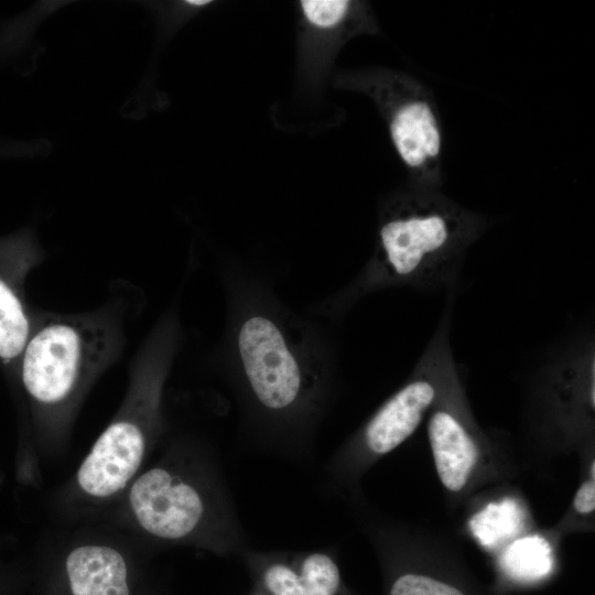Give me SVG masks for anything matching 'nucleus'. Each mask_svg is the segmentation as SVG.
I'll return each instance as SVG.
<instances>
[{
    "label": "nucleus",
    "mask_w": 595,
    "mask_h": 595,
    "mask_svg": "<svg viewBox=\"0 0 595 595\" xmlns=\"http://www.w3.org/2000/svg\"><path fill=\"white\" fill-rule=\"evenodd\" d=\"M488 226L485 215L441 190L407 184L381 207L376 251L355 291L386 285L455 290L468 249Z\"/></svg>",
    "instance_id": "1"
},
{
    "label": "nucleus",
    "mask_w": 595,
    "mask_h": 595,
    "mask_svg": "<svg viewBox=\"0 0 595 595\" xmlns=\"http://www.w3.org/2000/svg\"><path fill=\"white\" fill-rule=\"evenodd\" d=\"M128 505L139 527L165 543L219 553L250 547L217 459L194 448L172 450L133 479Z\"/></svg>",
    "instance_id": "2"
},
{
    "label": "nucleus",
    "mask_w": 595,
    "mask_h": 595,
    "mask_svg": "<svg viewBox=\"0 0 595 595\" xmlns=\"http://www.w3.org/2000/svg\"><path fill=\"white\" fill-rule=\"evenodd\" d=\"M120 325L110 309L51 314L33 325L19 358L20 375L28 396L47 419L63 416L118 358Z\"/></svg>",
    "instance_id": "3"
},
{
    "label": "nucleus",
    "mask_w": 595,
    "mask_h": 595,
    "mask_svg": "<svg viewBox=\"0 0 595 595\" xmlns=\"http://www.w3.org/2000/svg\"><path fill=\"white\" fill-rule=\"evenodd\" d=\"M238 353L252 405L277 429L275 456L295 463L313 459L304 430L320 401V382L305 369L283 329L264 315L246 318Z\"/></svg>",
    "instance_id": "4"
},
{
    "label": "nucleus",
    "mask_w": 595,
    "mask_h": 595,
    "mask_svg": "<svg viewBox=\"0 0 595 595\" xmlns=\"http://www.w3.org/2000/svg\"><path fill=\"white\" fill-rule=\"evenodd\" d=\"M334 85L366 96L383 119L408 185L441 190L443 130L432 90L413 75L388 67L343 71Z\"/></svg>",
    "instance_id": "5"
},
{
    "label": "nucleus",
    "mask_w": 595,
    "mask_h": 595,
    "mask_svg": "<svg viewBox=\"0 0 595 595\" xmlns=\"http://www.w3.org/2000/svg\"><path fill=\"white\" fill-rule=\"evenodd\" d=\"M156 344H148L133 368L127 401L80 464L79 489L96 499L122 491L132 480L159 429L163 360Z\"/></svg>",
    "instance_id": "6"
},
{
    "label": "nucleus",
    "mask_w": 595,
    "mask_h": 595,
    "mask_svg": "<svg viewBox=\"0 0 595 595\" xmlns=\"http://www.w3.org/2000/svg\"><path fill=\"white\" fill-rule=\"evenodd\" d=\"M300 60L311 71L331 64L350 39L376 34L379 26L368 2L351 0L299 1Z\"/></svg>",
    "instance_id": "7"
},
{
    "label": "nucleus",
    "mask_w": 595,
    "mask_h": 595,
    "mask_svg": "<svg viewBox=\"0 0 595 595\" xmlns=\"http://www.w3.org/2000/svg\"><path fill=\"white\" fill-rule=\"evenodd\" d=\"M40 256L30 230L0 239V360L7 365L19 361L33 328L23 282Z\"/></svg>",
    "instance_id": "8"
},
{
    "label": "nucleus",
    "mask_w": 595,
    "mask_h": 595,
    "mask_svg": "<svg viewBox=\"0 0 595 595\" xmlns=\"http://www.w3.org/2000/svg\"><path fill=\"white\" fill-rule=\"evenodd\" d=\"M259 566L261 584L270 595H338L340 572L326 549L303 552H242Z\"/></svg>",
    "instance_id": "9"
},
{
    "label": "nucleus",
    "mask_w": 595,
    "mask_h": 595,
    "mask_svg": "<svg viewBox=\"0 0 595 595\" xmlns=\"http://www.w3.org/2000/svg\"><path fill=\"white\" fill-rule=\"evenodd\" d=\"M428 435L441 483L451 491L466 485L478 459V447L458 412L436 409L428 423Z\"/></svg>",
    "instance_id": "10"
},
{
    "label": "nucleus",
    "mask_w": 595,
    "mask_h": 595,
    "mask_svg": "<svg viewBox=\"0 0 595 595\" xmlns=\"http://www.w3.org/2000/svg\"><path fill=\"white\" fill-rule=\"evenodd\" d=\"M66 572L73 595H129L126 561L109 545L75 548L67 555Z\"/></svg>",
    "instance_id": "11"
},
{
    "label": "nucleus",
    "mask_w": 595,
    "mask_h": 595,
    "mask_svg": "<svg viewBox=\"0 0 595 595\" xmlns=\"http://www.w3.org/2000/svg\"><path fill=\"white\" fill-rule=\"evenodd\" d=\"M505 572L520 581H534L552 569L551 548L540 536H530L512 542L501 558Z\"/></svg>",
    "instance_id": "12"
},
{
    "label": "nucleus",
    "mask_w": 595,
    "mask_h": 595,
    "mask_svg": "<svg viewBox=\"0 0 595 595\" xmlns=\"http://www.w3.org/2000/svg\"><path fill=\"white\" fill-rule=\"evenodd\" d=\"M515 508L511 504L489 505L472 521L475 534L485 543L494 542L502 536L516 530L518 522Z\"/></svg>",
    "instance_id": "13"
},
{
    "label": "nucleus",
    "mask_w": 595,
    "mask_h": 595,
    "mask_svg": "<svg viewBox=\"0 0 595 595\" xmlns=\"http://www.w3.org/2000/svg\"><path fill=\"white\" fill-rule=\"evenodd\" d=\"M389 595H464L456 587L429 576L408 573L392 584Z\"/></svg>",
    "instance_id": "14"
},
{
    "label": "nucleus",
    "mask_w": 595,
    "mask_h": 595,
    "mask_svg": "<svg viewBox=\"0 0 595 595\" xmlns=\"http://www.w3.org/2000/svg\"><path fill=\"white\" fill-rule=\"evenodd\" d=\"M574 508L580 513H589L595 508V484L594 479L585 482L578 488L574 497Z\"/></svg>",
    "instance_id": "15"
}]
</instances>
